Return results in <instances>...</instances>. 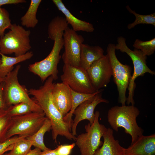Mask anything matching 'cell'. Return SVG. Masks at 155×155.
Wrapping results in <instances>:
<instances>
[{
    "instance_id": "cell-1",
    "label": "cell",
    "mask_w": 155,
    "mask_h": 155,
    "mask_svg": "<svg viewBox=\"0 0 155 155\" xmlns=\"http://www.w3.org/2000/svg\"><path fill=\"white\" fill-rule=\"evenodd\" d=\"M53 80L48 78L43 85L38 89L31 88L28 90L29 95L40 107L51 124L52 137L57 143L58 135L64 136L69 140H75L76 137L71 133V126L65 121L63 117L54 105L52 99V90L55 83Z\"/></svg>"
},
{
    "instance_id": "cell-16",
    "label": "cell",
    "mask_w": 155,
    "mask_h": 155,
    "mask_svg": "<svg viewBox=\"0 0 155 155\" xmlns=\"http://www.w3.org/2000/svg\"><path fill=\"white\" fill-rule=\"evenodd\" d=\"M113 131L107 129L102 137L104 142L101 148L98 149L93 155H125V148L121 146L118 140L113 136Z\"/></svg>"
},
{
    "instance_id": "cell-32",
    "label": "cell",
    "mask_w": 155,
    "mask_h": 155,
    "mask_svg": "<svg viewBox=\"0 0 155 155\" xmlns=\"http://www.w3.org/2000/svg\"><path fill=\"white\" fill-rule=\"evenodd\" d=\"M4 82L0 83V110L7 109L8 108L6 104L4 96Z\"/></svg>"
},
{
    "instance_id": "cell-19",
    "label": "cell",
    "mask_w": 155,
    "mask_h": 155,
    "mask_svg": "<svg viewBox=\"0 0 155 155\" xmlns=\"http://www.w3.org/2000/svg\"><path fill=\"white\" fill-rule=\"evenodd\" d=\"M1 63L0 64V78H5L14 68V65L18 63L30 59L33 55L32 51H28L25 54L18 57H11L0 53Z\"/></svg>"
},
{
    "instance_id": "cell-34",
    "label": "cell",
    "mask_w": 155,
    "mask_h": 155,
    "mask_svg": "<svg viewBox=\"0 0 155 155\" xmlns=\"http://www.w3.org/2000/svg\"><path fill=\"white\" fill-rule=\"evenodd\" d=\"M39 155H57L56 148L53 150L50 149L41 151Z\"/></svg>"
},
{
    "instance_id": "cell-24",
    "label": "cell",
    "mask_w": 155,
    "mask_h": 155,
    "mask_svg": "<svg viewBox=\"0 0 155 155\" xmlns=\"http://www.w3.org/2000/svg\"><path fill=\"white\" fill-rule=\"evenodd\" d=\"M127 10L131 13L133 14L135 19L133 22L129 24L127 28L131 29L137 25L141 24H150L155 26V13L146 15H142L137 13L134 10L131 9L129 5L126 7Z\"/></svg>"
},
{
    "instance_id": "cell-29",
    "label": "cell",
    "mask_w": 155,
    "mask_h": 155,
    "mask_svg": "<svg viewBox=\"0 0 155 155\" xmlns=\"http://www.w3.org/2000/svg\"><path fill=\"white\" fill-rule=\"evenodd\" d=\"M11 24L8 11L5 9L0 7V38L4 36L5 31L7 29H9Z\"/></svg>"
},
{
    "instance_id": "cell-35",
    "label": "cell",
    "mask_w": 155,
    "mask_h": 155,
    "mask_svg": "<svg viewBox=\"0 0 155 155\" xmlns=\"http://www.w3.org/2000/svg\"><path fill=\"white\" fill-rule=\"evenodd\" d=\"M41 150L40 149L35 148L34 149L32 150L26 155H39ZM3 155H8L7 153L4 154Z\"/></svg>"
},
{
    "instance_id": "cell-22",
    "label": "cell",
    "mask_w": 155,
    "mask_h": 155,
    "mask_svg": "<svg viewBox=\"0 0 155 155\" xmlns=\"http://www.w3.org/2000/svg\"><path fill=\"white\" fill-rule=\"evenodd\" d=\"M41 0H31L28 8L21 18L22 26L27 28L35 27L38 22L36 14Z\"/></svg>"
},
{
    "instance_id": "cell-36",
    "label": "cell",
    "mask_w": 155,
    "mask_h": 155,
    "mask_svg": "<svg viewBox=\"0 0 155 155\" xmlns=\"http://www.w3.org/2000/svg\"><path fill=\"white\" fill-rule=\"evenodd\" d=\"M5 78H0V83L4 81Z\"/></svg>"
},
{
    "instance_id": "cell-8",
    "label": "cell",
    "mask_w": 155,
    "mask_h": 155,
    "mask_svg": "<svg viewBox=\"0 0 155 155\" xmlns=\"http://www.w3.org/2000/svg\"><path fill=\"white\" fill-rule=\"evenodd\" d=\"M115 44H109L106 49L107 54L112 68V76L118 92V102L122 106L125 105L126 93L132 75L130 65L123 64L117 58L115 53Z\"/></svg>"
},
{
    "instance_id": "cell-26",
    "label": "cell",
    "mask_w": 155,
    "mask_h": 155,
    "mask_svg": "<svg viewBox=\"0 0 155 155\" xmlns=\"http://www.w3.org/2000/svg\"><path fill=\"white\" fill-rule=\"evenodd\" d=\"M11 118L7 109L0 110V143L6 140V135L11 124Z\"/></svg>"
},
{
    "instance_id": "cell-10",
    "label": "cell",
    "mask_w": 155,
    "mask_h": 155,
    "mask_svg": "<svg viewBox=\"0 0 155 155\" xmlns=\"http://www.w3.org/2000/svg\"><path fill=\"white\" fill-rule=\"evenodd\" d=\"M61 80L73 90L79 92L93 94L96 91L92 85L86 71L80 67L64 64Z\"/></svg>"
},
{
    "instance_id": "cell-12",
    "label": "cell",
    "mask_w": 155,
    "mask_h": 155,
    "mask_svg": "<svg viewBox=\"0 0 155 155\" xmlns=\"http://www.w3.org/2000/svg\"><path fill=\"white\" fill-rule=\"evenodd\" d=\"M86 71L96 91L106 87L112 76V68L107 55L93 62Z\"/></svg>"
},
{
    "instance_id": "cell-31",
    "label": "cell",
    "mask_w": 155,
    "mask_h": 155,
    "mask_svg": "<svg viewBox=\"0 0 155 155\" xmlns=\"http://www.w3.org/2000/svg\"><path fill=\"white\" fill-rule=\"evenodd\" d=\"M75 143L70 144L61 145L57 148V155H70L71 150L75 145Z\"/></svg>"
},
{
    "instance_id": "cell-33",
    "label": "cell",
    "mask_w": 155,
    "mask_h": 155,
    "mask_svg": "<svg viewBox=\"0 0 155 155\" xmlns=\"http://www.w3.org/2000/svg\"><path fill=\"white\" fill-rule=\"evenodd\" d=\"M26 2L25 0H0V7L4 5L17 4Z\"/></svg>"
},
{
    "instance_id": "cell-3",
    "label": "cell",
    "mask_w": 155,
    "mask_h": 155,
    "mask_svg": "<svg viewBox=\"0 0 155 155\" xmlns=\"http://www.w3.org/2000/svg\"><path fill=\"white\" fill-rule=\"evenodd\" d=\"M21 67L18 65L5 77L3 95L6 104L10 106L21 102L29 105L34 112H43L40 106L29 96L26 87L19 83L18 74Z\"/></svg>"
},
{
    "instance_id": "cell-37",
    "label": "cell",
    "mask_w": 155,
    "mask_h": 155,
    "mask_svg": "<svg viewBox=\"0 0 155 155\" xmlns=\"http://www.w3.org/2000/svg\"><path fill=\"white\" fill-rule=\"evenodd\" d=\"M1 59H0V64H1Z\"/></svg>"
},
{
    "instance_id": "cell-4",
    "label": "cell",
    "mask_w": 155,
    "mask_h": 155,
    "mask_svg": "<svg viewBox=\"0 0 155 155\" xmlns=\"http://www.w3.org/2000/svg\"><path fill=\"white\" fill-rule=\"evenodd\" d=\"M9 32L0 39V53L4 55L14 53L15 57L23 55L31 49L29 30L16 24H11Z\"/></svg>"
},
{
    "instance_id": "cell-30",
    "label": "cell",
    "mask_w": 155,
    "mask_h": 155,
    "mask_svg": "<svg viewBox=\"0 0 155 155\" xmlns=\"http://www.w3.org/2000/svg\"><path fill=\"white\" fill-rule=\"evenodd\" d=\"M24 138L25 137L16 135L0 143V154L2 155L6 152L11 150L13 148V144L20 140Z\"/></svg>"
},
{
    "instance_id": "cell-9",
    "label": "cell",
    "mask_w": 155,
    "mask_h": 155,
    "mask_svg": "<svg viewBox=\"0 0 155 155\" xmlns=\"http://www.w3.org/2000/svg\"><path fill=\"white\" fill-rule=\"evenodd\" d=\"M46 118L43 112H32L12 117L6 139L16 135L25 138L32 135L41 127Z\"/></svg>"
},
{
    "instance_id": "cell-21",
    "label": "cell",
    "mask_w": 155,
    "mask_h": 155,
    "mask_svg": "<svg viewBox=\"0 0 155 155\" xmlns=\"http://www.w3.org/2000/svg\"><path fill=\"white\" fill-rule=\"evenodd\" d=\"M51 124L50 121L46 117L43 125L34 134L26 138L30 142L32 146L43 151L51 149L47 147L44 142V136L45 133L51 129Z\"/></svg>"
},
{
    "instance_id": "cell-18",
    "label": "cell",
    "mask_w": 155,
    "mask_h": 155,
    "mask_svg": "<svg viewBox=\"0 0 155 155\" xmlns=\"http://www.w3.org/2000/svg\"><path fill=\"white\" fill-rule=\"evenodd\" d=\"M104 55V51L100 46L83 44L81 47L79 67L86 71L93 62Z\"/></svg>"
},
{
    "instance_id": "cell-13",
    "label": "cell",
    "mask_w": 155,
    "mask_h": 155,
    "mask_svg": "<svg viewBox=\"0 0 155 155\" xmlns=\"http://www.w3.org/2000/svg\"><path fill=\"white\" fill-rule=\"evenodd\" d=\"M108 100L102 97V92L96 94L92 98L87 100L80 104L74 111L75 117L73 121L71 127L72 134L77 135L76 129L78 123L82 121L87 120L90 124L94 122L95 118L94 111L96 106L102 102L108 103Z\"/></svg>"
},
{
    "instance_id": "cell-14",
    "label": "cell",
    "mask_w": 155,
    "mask_h": 155,
    "mask_svg": "<svg viewBox=\"0 0 155 155\" xmlns=\"http://www.w3.org/2000/svg\"><path fill=\"white\" fill-rule=\"evenodd\" d=\"M52 94L54 105L64 117L69 112L71 108L70 88L63 82L55 83Z\"/></svg>"
},
{
    "instance_id": "cell-25",
    "label": "cell",
    "mask_w": 155,
    "mask_h": 155,
    "mask_svg": "<svg viewBox=\"0 0 155 155\" xmlns=\"http://www.w3.org/2000/svg\"><path fill=\"white\" fill-rule=\"evenodd\" d=\"M32 146L30 142L24 138L14 143L12 149L7 153L8 155H26L31 150Z\"/></svg>"
},
{
    "instance_id": "cell-11",
    "label": "cell",
    "mask_w": 155,
    "mask_h": 155,
    "mask_svg": "<svg viewBox=\"0 0 155 155\" xmlns=\"http://www.w3.org/2000/svg\"><path fill=\"white\" fill-rule=\"evenodd\" d=\"M63 38L65 51L61 58L64 64L79 67L83 37L68 27L63 32Z\"/></svg>"
},
{
    "instance_id": "cell-17",
    "label": "cell",
    "mask_w": 155,
    "mask_h": 155,
    "mask_svg": "<svg viewBox=\"0 0 155 155\" xmlns=\"http://www.w3.org/2000/svg\"><path fill=\"white\" fill-rule=\"evenodd\" d=\"M58 9L65 15L68 24L71 25L72 29L76 32L82 31L91 32L94 30L93 25L88 22L79 19L74 16L66 7L61 0H53Z\"/></svg>"
},
{
    "instance_id": "cell-7",
    "label": "cell",
    "mask_w": 155,
    "mask_h": 155,
    "mask_svg": "<svg viewBox=\"0 0 155 155\" xmlns=\"http://www.w3.org/2000/svg\"><path fill=\"white\" fill-rule=\"evenodd\" d=\"M95 118L92 124L85 126L86 132L79 135L75 140V144L80 149L81 155H93L95 152L102 146L101 139L107 128L99 121L100 113H95Z\"/></svg>"
},
{
    "instance_id": "cell-23",
    "label": "cell",
    "mask_w": 155,
    "mask_h": 155,
    "mask_svg": "<svg viewBox=\"0 0 155 155\" xmlns=\"http://www.w3.org/2000/svg\"><path fill=\"white\" fill-rule=\"evenodd\" d=\"M68 24L65 17L57 16L54 18L48 26L49 38L54 41L57 34L64 32L68 27Z\"/></svg>"
},
{
    "instance_id": "cell-5",
    "label": "cell",
    "mask_w": 155,
    "mask_h": 155,
    "mask_svg": "<svg viewBox=\"0 0 155 155\" xmlns=\"http://www.w3.org/2000/svg\"><path fill=\"white\" fill-rule=\"evenodd\" d=\"M117 43L115 44L116 50H119L123 53H126L131 58L133 65V73L132 75L128 87V95L127 98L126 103L134 105L133 99L134 91L135 87V81L139 76H142L146 73L155 75V71L150 69L146 64L147 56L140 50L135 49L132 50L127 45L125 38L122 36L117 38Z\"/></svg>"
},
{
    "instance_id": "cell-2",
    "label": "cell",
    "mask_w": 155,
    "mask_h": 155,
    "mask_svg": "<svg viewBox=\"0 0 155 155\" xmlns=\"http://www.w3.org/2000/svg\"><path fill=\"white\" fill-rule=\"evenodd\" d=\"M140 113L139 109L134 105L115 106L108 111V121L116 132L119 127L124 129L125 133L131 136L132 144L143 135L144 131L139 126L136 121Z\"/></svg>"
},
{
    "instance_id": "cell-20",
    "label": "cell",
    "mask_w": 155,
    "mask_h": 155,
    "mask_svg": "<svg viewBox=\"0 0 155 155\" xmlns=\"http://www.w3.org/2000/svg\"><path fill=\"white\" fill-rule=\"evenodd\" d=\"M103 90L101 89L93 94H87L77 92L70 88L72 99L71 108L69 112L63 117L64 121L72 125L73 121L72 117L76 108L84 102L92 98L97 94L102 92Z\"/></svg>"
},
{
    "instance_id": "cell-28",
    "label": "cell",
    "mask_w": 155,
    "mask_h": 155,
    "mask_svg": "<svg viewBox=\"0 0 155 155\" xmlns=\"http://www.w3.org/2000/svg\"><path fill=\"white\" fill-rule=\"evenodd\" d=\"M9 115L12 117L20 116L34 112L31 107L28 104L21 102L9 106L7 109Z\"/></svg>"
},
{
    "instance_id": "cell-6",
    "label": "cell",
    "mask_w": 155,
    "mask_h": 155,
    "mask_svg": "<svg viewBox=\"0 0 155 155\" xmlns=\"http://www.w3.org/2000/svg\"><path fill=\"white\" fill-rule=\"evenodd\" d=\"M63 32L57 34L52 50L45 58L29 65V70L38 76L42 82L50 76L55 80L58 78L57 66L61 57L60 53L64 45Z\"/></svg>"
},
{
    "instance_id": "cell-27",
    "label": "cell",
    "mask_w": 155,
    "mask_h": 155,
    "mask_svg": "<svg viewBox=\"0 0 155 155\" xmlns=\"http://www.w3.org/2000/svg\"><path fill=\"white\" fill-rule=\"evenodd\" d=\"M133 46L135 49L140 50L147 56H150L153 54L155 51V38H154L147 41L136 39Z\"/></svg>"
},
{
    "instance_id": "cell-15",
    "label": "cell",
    "mask_w": 155,
    "mask_h": 155,
    "mask_svg": "<svg viewBox=\"0 0 155 155\" xmlns=\"http://www.w3.org/2000/svg\"><path fill=\"white\" fill-rule=\"evenodd\" d=\"M155 134L140 136L128 148H125V155H155Z\"/></svg>"
}]
</instances>
